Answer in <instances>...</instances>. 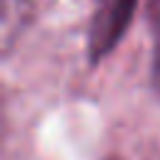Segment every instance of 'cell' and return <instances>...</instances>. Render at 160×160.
<instances>
[{
	"label": "cell",
	"mask_w": 160,
	"mask_h": 160,
	"mask_svg": "<svg viewBox=\"0 0 160 160\" xmlns=\"http://www.w3.org/2000/svg\"><path fill=\"white\" fill-rule=\"evenodd\" d=\"M135 8H138V0H108V5L98 15L92 32H90V60L92 62L112 52V48L120 42V38L125 35L130 25Z\"/></svg>",
	"instance_id": "obj_1"
},
{
	"label": "cell",
	"mask_w": 160,
	"mask_h": 160,
	"mask_svg": "<svg viewBox=\"0 0 160 160\" xmlns=\"http://www.w3.org/2000/svg\"><path fill=\"white\" fill-rule=\"evenodd\" d=\"M152 85L160 92V22L155 30V52H152Z\"/></svg>",
	"instance_id": "obj_2"
}]
</instances>
